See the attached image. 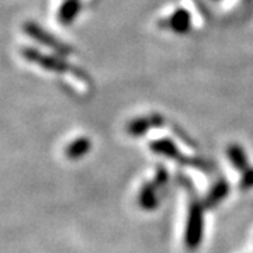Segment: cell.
<instances>
[{
	"label": "cell",
	"mask_w": 253,
	"mask_h": 253,
	"mask_svg": "<svg viewBox=\"0 0 253 253\" xmlns=\"http://www.w3.org/2000/svg\"><path fill=\"white\" fill-rule=\"evenodd\" d=\"M204 210L206 207L199 200H193L190 203L186 229H184V246L189 251L199 249L204 236Z\"/></svg>",
	"instance_id": "1"
},
{
	"label": "cell",
	"mask_w": 253,
	"mask_h": 253,
	"mask_svg": "<svg viewBox=\"0 0 253 253\" xmlns=\"http://www.w3.org/2000/svg\"><path fill=\"white\" fill-rule=\"evenodd\" d=\"M151 149L154 151L155 154L162 155L166 156L169 159H174V161H180L184 165H194V166H201L199 163H196V161H191L189 158L183 156L180 154V151L177 149V146L173 144L170 139H159L156 142L151 144Z\"/></svg>",
	"instance_id": "2"
},
{
	"label": "cell",
	"mask_w": 253,
	"mask_h": 253,
	"mask_svg": "<svg viewBox=\"0 0 253 253\" xmlns=\"http://www.w3.org/2000/svg\"><path fill=\"white\" fill-rule=\"evenodd\" d=\"M158 186L154 181L145 183L138 193V206L144 211H154L159 206V196H158Z\"/></svg>",
	"instance_id": "3"
},
{
	"label": "cell",
	"mask_w": 253,
	"mask_h": 253,
	"mask_svg": "<svg viewBox=\"0 0 253 253\" xmlns=\"http://www.w3.org/2000/svg\"><path fill=\"white\" fill-rule=\"evenodd\" d=\"M229 190H231L229 189V184H228L224 179H219V180L210 189L207 197H206L204 203H203V206L206 208L217 207L218 204H221V203L228 197Z\"/></svg>",
	"instance_id": "4"
},
{
	"label": "cell",
	"mask_w": 253,
	"mask_h": 253,
	"mask_svg": "<svg viewBox=\"0 0 253 253\" xmlns=\"http://www.w3.org/2000/svg\"><path fill=\"white\" fill-rule=\"evenodd\" d=\"M91 142L87 136H81L72 141L71 144L66 146V158L69 161H79L82 158H84L86 155L90 152Z\"/></svg>",
	"instance_id": "5"
},
{
	"label": "cell",
	"mask_w": 253,
	"mask_h": 253,
	"mask_svg": "<svg viewBox=\"0 0 253 253\" xmlns=\"http://www.w3.org/2000/svg\"><path fill=\"white\" fill-rule=\"evenodd\" d=\"M226 156H228L229 162H231V165L235 168L236 170L244 172V170H246L249 168V165H248V156L245 154L244 148H241L239 145H231V146H228Z\"/></svg>",
	"instance_id": "6"
},
{
	"label": "cell",
	"mask_w": 253,
	"mask_h": 253,
	"mask_svg": "<svg viewBox=\"0 0 253 253\" xmlns=\"http://www.w3.org/2000/svg\"><path fill=\"white\" fill-rule=\"evenodd\" d=\"M148 128H149V123L146 120H135L128 126V132L134 136L144 135Z\"/></svg>",
	"instance_id": "7"
},
{
	"label": "cell",
	"mask_w": 253,
	"mask_h": 253,
	"mask_svg": "<svg viewBox=\"0 0 253 253\" xmlns=\"http://www.w3.org/2000/svg\"><path fill=\"white\" fill-rule=\"evenodd\" d=\"M241 189L242 190H251L253 189V168H248L246 170L242 172L241 177Z\"/></svg>",
	"instance_id": "8"
},
{
	"label": "cell",
	"mask_w": 253,
	"mask_h": 253,
	"mask_svg": "<svg viewBox=\"0 0 253 253\" xmlns=\"http://www.w3.org/2000/svg\"><path fill=\"white\" fill-rule=\"evenodd\" d=\"M76 10H78V3H76V1H69V3H66L65 7L62 9V11H61V18H63V21L71 20V18L75 16Z\"/></svg>",
	"instance_id": "9"
},
{
	"label": "cell",
	"mask_w": 253,
	"mask_h": 253,
	"mask_svg": "<svg viewBox=\"0 0 253 253\" xmlns=\"http://www.w3.org/2000/svg\"><path fill=\"white\" fill-rule=\"evenodd\" d=\"M166 179H168V173H166L165 169H161L159 172L156 173V177H155L154 183L159 187V186H163V184H165Z\"/></svg>",
	"instance_id": "10"
}]
</instances>
